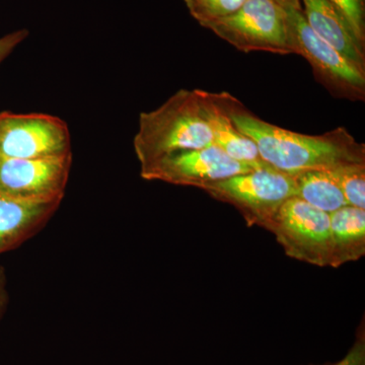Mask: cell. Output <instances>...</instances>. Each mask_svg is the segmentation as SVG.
I'll use <instances>...</instances> for the list:
<instances>
[{
	"instance_id": "cell-14",
	"label": "cell",
	"mask_w": 365,
	"mask_h": 365,
	"mask_svg": "<svg viewBox=\"0 0 365 365\" xmlns=\"http://www.w3.org/2000/svg\"><path fill=\"white\" fill-rule=\"evenodd\" d=\"M292 176L295 197L313 207L330 215L348 205L330 170H306Z\"/></svg>"
},
{
	"instance_id": "cell-12",
	"label": "cell",
	"mask_w": 365,
	"mask_h": 365,
	"mask_svg": "<svg viewBox=\"0 0 365 365\" xmlns=\"http://www.w3.org/2000/svg\"><path fill=\"white\" fill-rule=\"evenodd\" d=\"M204 110L212 132L213 143L228 157L254 169L271 167L264 162L256 143L232 123L217 93L202 91Z\"/></svg>"
},
{
	"instance_id": "cell-16",
	"label": "cell",
	"mask_w": 365,
	"mask_h": 365,
	"mask_svg": "<svg viewBox=\"0 0 365 365\" xmlns=\"http://www.w3.org/2000/svg\"><path fill=\"white\" fill-rule=\"evenodd\" d=\"M184 1L190 14L204 26L235 14L248 0H184Z\"/></svg>"
},
{
	"instance_id": "cell-3",
	"label": "cell",
	"mask_w": 365,
	"mask_h": 365,
	"mask_svg": "<svg viewBox=\"0 0 365 365\" xmlns=\"http://www.w3.org/2000/svg\"><path fill=\"white\" fill-rule=\"evenodd\" d=\"M202 190L216 200L237 208L249 225L262 228L266 227L285 201L295 196L294 176L272 167L211 182Z\"/></svg>"
},
{
	"instance_id": "cell-9",
	"label": "cell",
	"mask_w": 365,
	"mask_h": 365,
	"mask_svg": "<svg viewBox=\"0 0 365 365\" xmlns=\"http://www.w3.org/2000/svg\"><path fill=\"white\" fill-rule=\"evenodd\" d=\"M72 163L71 157L0 158V196L25 202H61Z\"/></svg>"
},
{
	"instance_id": "cell-22",
	"label": "cell",
	"mask_w": 365,
	"mask_h": 365,
	"mask_svg": "<svg viewBox=\"0 0 365 365\" xmlns=\"http://www.w3.org/2000/svg\"><path fill=\"white\" fill-rule=\"evenodd\" d=\"M309 365H332V364H309Z\"/></svg>"
},
{
	"instance_id": "cell-20",
	"label": "cell",
	"mask_w": 365,
	"mask_h": 365,
	"mask_svg": "<svg viewBox=\"0 0 365 365\" xmlns=\"http://www.w3.org/2000/svg\"><path fill=\"white\" fill-rule=\"evenodd\" d=\"M7 302V292L6 285V276H4V270L0 267V318L2 313L6 309Z\"/></svg>"
},
{
	"instance_id": "cell-5",
	"label": "cell",
	"mask_w": 365,
	"mask_h": 365,
	"mask_svg": "<svg viewBox=\"0 0 365 365\" xmlns=\"http://www.w3.org/2000/svg\"><path fill=\"white\" fill-rule=\"evenodd\" d=\"M265 230L272 232L285 254L294 260L329 267L330 215L292 197L276 211Z\"/></svg>"
},
{
	"instance_id": "cell-4",
	"label": "cell",
	"mask_w": 365,
	"mask_h": 365,
	"mask_svg": "<svg viewBox=\"0 0 365 365\" xmlns=\"http://www.w3.org/2000/svg\"><path fill=\"white\" fill-rule=\"evenodd\" d=\"M288 37L292 54L309 62L314 78L336 98L364 101L365 72L319 38L299 9H287Z\"/></svg>"
},
{
	"instance_id": "cell-15",
	"label": "cell",
	"mask_w": 365,
	"mask_h": 365,
	"mask_svg": "<svg viewBox=\"0 0 365 365\" xmlns=\"http://www.w3.org/2000/svg\"><path fill=\"white\" fill-rule=\"evenodd\" d=\"M330 170L348 205L365 209V163L341 165Z\"/></svg>"
},
{
	"instance_id": "cell-1",
	"label": "cell",
	"mask_w": 365,
	"mask_h": 365,
	"mask_svg": "<svg viewBox=\"0 0 365 365\" xmlns=\"http://www.w3.org/2000/svg\"><path fill=\"white\" fill-rule=\"evenodd\" d=\"M217 95L232 123L256 143L264 162L274 169L295 175L365 163L364 144L343 127L323 135L297 133L264 121L225 91Z\"/></svg>"
},
{
	"instance_id": "cell-21",
	"label": "cell",
	"mask_w": 365,
	"mask_h": 365,
	"mask_svg": "<svg viewBox=\"0 0 365 365\" xmlns=\"http://www.w3.org/2000/svg\"><path fill=\"white\" fill-rule=\"evenodd\" d=\"M277 6L282 7L283 9H299L302 11V0H272Z\"/></svg>"
},
{
	"instance_id": "cell-19",
	"label": "cell",
	"mask_w": 365,
	"mask_h": 365,
	"mask_svg": "<svg viewBox=\"0 0 365 365\" xmlns=\"http://www.w3.org/2000/svg\"><path fill=\"white\" fill-rule=\"evenodd\" d=\"M28 31L19 30L0 38V63L11 55V53L28 37Z\"/></svg>"
},
{
	"instance_id": "cell-6",
	"label": "cell",
	"mask_w": 365,
	"mask_h": 365,
	"mask_svg": "<svg viewBox=\"0 0 365 365\" xmlns=\"http://www.w3.org/2000/svg\"><path fill=\"white\" fill-rule=\"evenodd\" d=\"M204 28L240 51L292 54L287 11L272 0H248L235 14Z\"/></svg>"
},
{
	"instance_id": "cell-10",
	"label": "cell",
	"mask_w": 365,
	"mask_h": 365,
	"mask_svg": "<svg viewBox=\"0 0 365 365\" xmlns=\"http://www.w3.org/2000/svg\"><path fill=\"white\" fill-rule=\"evenodd\" d=\"M304 18L319 38L365 72V46L343 14L328 0H302Z\"/></svg>"
},
{
	"instance_id": "cell-18",
	"label": "cell",
	"mask_w": 365,
	"mask_h": 365,
	"mask_svg": "<svg viewBox=\"0 0 365 365\" xmlns=\"http://www.w3.org/2000/svg\"><path fill=\"white\" fill-rule=\"evenodd\" d=\"M332 365H365V330L364 323L359 327L354 343L349 351L337 364Z\"/></svg>"
},
{
	"instance_id": "cell-11",
	"label": "cell",
	"mask_w": 365,
	"mask_h": 365,
	"mask_svg": "<svg viewBox=\"0 0 365 365\" xmlns=\"http://www.w3.org/2000/svg\"><path fill=\"white\" fill-rule=\"evenodd\" d=\"M60 203L25 202L0 196V255L18 248L37 234Z\"/></svg>"
},
{
	"instance_id": "cell-17",
	"label": "cell",
	"mask_w": 365,
	"mask_h": 365,
	"mask_svg": "<svg viewBox=\"0 0 365 365\" xmlns=\"http://www.w3.org/2000/svg\"><path fill=\"white\" fill-rule=\"evenodd\" d=\"M351 26L357 40L365 46V0H328Z\"/></svg>"
},
{
	"instance_id": "cell-2",
	"label": "cell",
	"mask_w": 365,
	"mask_h": 365,
	"mask_svg": "<svg viewBox=\"0 0 365 365\" xmlns=\"http://www.w3.org/2000/svg\"><path fill=\"white\" fill-rule=\"evenodd\" d=\"M211 144L202 90H180L158 109L141 113L133 141L140 167L169 153Z\"/></svg>"
},
{
	"instance_id": "cell-13",
	"label": "cell",
	"mask_w": 365,
	"mask_h": 365,
	"mask_svg": "<svg viewBox=\"0 0 365 365\" xmlns=\"http://www.w3.org/2000/svg\"><path fill=\"white\" fill-rule=\"evenodd\" d=\"M331 268L359 261L365 255V209L344 206L330 213Z\"/></svg>"
},
{
	"instance_id": "cell-7",
	"label": "cell",
	"mask_w": 365,
	"mask_h": 365,
	"mask_svg": "<svg viewBox=\"0 0 365 365\" xmlns=\"http://www.w3.org/2000/svg\"><path fill=\"white\" fill-rule=\"evenodd\" d=\"M68 126L47 114L0 113V158H49L71 157Z\"/></svg>"
},
{
	"instance_id": "cell-8",
	"label": "cell",
	"mask_w": 365,
	"mask_h": 365,
	"mask_svg": "<svg viewBox=\"0 0 365 365\" xmlns=\"http://www.w3.org/2000/svg\"><path fill=\"white\" fill-rule=\"evenodd\" d=\"M256 170L228 157L215 143L205 148L176 151L140 167L148 181H162L202 189L211 182Z\"/></svg>"
}]
</instances>
